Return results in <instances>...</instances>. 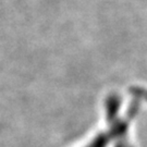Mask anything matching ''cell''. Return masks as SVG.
<instances>
[{
    "label": "cell",
    "instance_id": "6da1fadb",
    "mask_svg": "<svg viewBox=\"0 0 147 147\" xmlns=\"http://www.w3.org/2000/svg\"><path fill=\"white\" fill-rule=\"evenodd\" d=\"M120 106L121 99L118 95L112 94L107 97L106 118L108 129L96 134L85 147H108L111 143H115V147H132L129 141V129L136 108H132L126 118H121Z\"/></svg>",
    "mask_w": 147,
    "mask_h": 147
},
{
    "label": "cell",
    "instance_id": "7a4b0ae2",
    "mask_svg": "<svg viewBox=\"0 0 147 147\" xmlns=\"http://www.w3.org/2000/svg\"><path fill=\"white\" fill-rule=\"evenodd\" d=\"M132 95L136 96L137 98H143L147 101V89L142 87H132L131 88Z\"/></svg>",
    "mask_w": 147,
    "mask_h": 147
}]
</instances>
